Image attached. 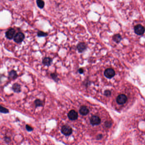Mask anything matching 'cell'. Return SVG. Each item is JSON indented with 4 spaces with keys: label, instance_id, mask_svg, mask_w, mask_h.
<instances>
[{
    "label": "cell",
    "instance_id": "cell-22",
    "mask_svg": "<svg viewBox=\"0 0 145 145\" xmlns=\"http://www.w3.org/2000/svg\"><path fill=\"white\" fill-rule=\"evenodd\" d=\"M104 95L107 97H109L111 95V92L109 90H105L104 92Z\"/></svg>",
    "mask_w": 145,
    "mask_h": 145
},
{
    "label": "cell",
    "instance_id": "cell-7",
    "mask_svg": "<svg viewBox=\"0 0 145 145\" xmlns=\"http://www.w3.org/2000/svg\"><path fill=\"white\" fill-rule=\"evenodd\" d=\"M76 48L79 52L82 53L87 49V45L84 42H81L77 45Z\"/></svg>",
    "mask_w": 145,
    "mask_h": 145
},
{
    "label": "cell",
    "instance_id": "cell-23",
    "mask_svg": "<svg viewBox=\"0 0 145 145\" xmlns=\"http://www.w3.org/2000/svg\"><path fill=\"white\" fill-rule=\"evenodd\" d=\"M105 125L106 127H110L112 125V123L111 122H105Z\"/></svg>",
    "mask_w": 145,
    "mask_h": 145
},
{
    "label": "cell",
    "instance_id": "cell-21",
    "mask_svg": "<svg viewBox=\"0 0 145 145\" xmlns=\"http://www.w3.org/2000/svg\"><path fill=\"white\" fill-rule=\"evenodd\" d=\"M4 139L5 141L7 143H9L11 142V138L10 137H5Z\"/></svg>",
    "mask_w": 145,
    "mask_h": 145
},
{
    "label": "cell",
    "instance_id": "cell-9",
    "mask_svg": "<svg viewBox=\"0 0 145 145\" xmlns=\"http://www.w3.org/2000/svg\"><path fill=\"white\" fill-rule=\"evenodd\" d=\"M15 30L13 28H10L9 29L8 31L6 32V37L9 39H12L14 37V36L15 33Z\"/></svg>",
    "mask_w": 145,
    "mask_h": 145
},
{
    "label": "cell",
    "instance_id": "cell-19",
    "mask_svg": "<svg viewBox=\"0 0 145 145\" xmlns=\"http://www.w3.org/2000/svg\"><path fill=\"white\" fill-rule=\"evenodd\" d=\"M51 76L52 78L55 82H57L59 80V79L57 77V75L56 73H52L51 74Z\"/></svg>",
    "mask_w": 145,
    "mask_h": 145
},
{
    "label": "cell",
    "instance_id": "cell-11",
    "mask_svg": "<svg viewBox=\"0 0 145 145\" xmlns=\"http://www.w3.org/2000/svg\"><path fill=\"white\" fill-rule=\"evenodd\" d=\"M52 62V59L49 57H44L42 63L45 66H50Z\"/></svg>",
    "mask_w": 145,
    "mask_h": 145
},
{
    "label": "cell",
    "instance_id": "cell-13",
    "mask_svg": "<svg viewBox=\"0 0 145 145\" xmlns=\"http://www.w3.org/2000/svg\"><path fill=\"white\" fill-rule=\"evenodd\" d=\"M112 40L114 42L119 44L122 40V37L120 34H116L113 36Z\"/></svg>",
    "mask_w": 145,
    "mask_h": 145
},
{
    "label": "cell",
    "instance_id": "cell-20",
    "mask_svg": "<svg viewBox=\"0 0 145 145\" xmlns=\"http://www.w3.org/2000/svg\"><path fill=\"white\" fill-rule=\"evenodd\" d=\"M26 129L28 132H32L33 130V128L31 126H30L28 124H26Z\"/></svg>",
    "mask_w": 145,
    "mask_h": 145
},
{
    "label": "cell",
    "instance_id": "cell-5",
    "mask_svg": "<svg viewBox=\"0 0 145 145\" xmlns=\"http://www.w3.org/2000/svg\"><path fill=\"white\" fill-rule=\"evenodd\" d=\"M90 123L92 125H97L101 123V119L96 115L92 116L90 119Z\"/></svg>",
    "mask_w": 145,
    "mask_h": 145
},
{
    "label": "cell",
    "instance_id": "cell-18",
    "mask_svg": "<svg viewBox=\"0 0 145 145\" xmlns=\"http://www.w3.org/2000/svg\"><path fill=\"white\" fill-rule=\"evenodd\" d=\"M48 35V34L43 31H39L37 32V36L38 37H46Z\"/></svg>",
    "mask_w": 145,
    "mask_h": 145
},
{
    "label": "cell",
    "instance_id": "cell-1",
    "mask_svg": "<svg viewBox=\"0 0 145 145\" xmlns=\"http://www.w3.org/2000/svg\"><path fill=\"white\" fill-rule=\"evenodd\" d=\"M134 32L138 35H143L145 32V28L144 26L141 24H137L134 26Z\"/></svg>",
    "mask_w": 145,
    "mask_h": 145
},
{
    "label": "cell",
    "instance_id": "cell-14",
    "mask_svg": "<svg viewBox=\"0 0 145 145\" xmlns=\"http://www.w3.org/2000/svg\"><path fill=\"white\" fill-rule=\"evenodd\" d=\"M18 75L16 71L12 70L9 73V78L10 79H16L17 78Z\"/></svg>",
    "mask_w": 145,
    "mask_h": 145
},
{
    "label": "cell",
    "instance_id": "cell-10",
    "mask_svg": "<svg viewBox=\"0 0 145 145\" xmlns=\"http://www.w3.org/2000/svg\"><path fill=\"white\" fill-rule=\"evenodd\" d=\"M79 112L82 115H86L89 112V110L86 106H82L79 110Z\"/></svg>",
    "mask_w": 145,
    "mask_h": 145
},
{
    "label": "cell",
    "instance_id": "cell-8",
    "mask_svg": "<svg viewBox=\"0 0 145 145\" xmlns=\"http://www.w3.org/2000/svg\"><path fill=\"white\" fill-rule=\"evenodd\" d=\"M68 116L71 121H75L77 119L78 114L75 110H72L68 112Z\"/></svg>",
    "mask_w": 145,
    "mask_h": 145
},
{
    "label": "cell",
    "instance_id": "cell-17",
    "mask_svg": "<svg viewBox=\"0 0 145 145\" xmlns=\"http://www.w3.org/2000/svg\"><path fill=\"white\" fill-rule=\"evenodd\" d=\"M0 112L4 114H7L9 113V110L8 109L0 105Z\"/></svg>",
    "mask_w": 145,
    "mask_h": 145
},
{
    "label": "cell",
    "instance_id": "cell-16",
    "mask_svg": "<svg viewBox=\"0 0 145 145\" xmlns=\"http://www.w3.org/2000/svg\"><path fill=\"white\" fill-rule=\"evenodd\" d=\"M36 3L37 4V6L40 9H43L45 6V3L44 1L43 0H37Z\"/></svg>",
    "mask_w": 145,
    "mask_h": 145
},
{
    "label": "cell",
    "instance_id": "cell-25",
    "mask_svg": "<svg viewBox=\"0 0 145 145\" xmlns=\"http://www.w3.org/2000/svg\"><path fill=\"white\" fill-rule=\"evenodd\" d=\"M78 72H79L80 74H83L84 72V69L82 68H79V69L78 70Z\"/></svg>",
    "mask_w": 145,
    "mask_h": 145
},
{
    "label": "cell",
    "instance_id": "cell-3",
    "mask_svg": "<svg viewBox=\"0 0 145 145\" xmlns=\"http://www.w3.org/2000/svg\"><path fill=\"white\" fill-rule=\"evenodd\" d=\"M127 97L124 94L119 95L117 98V102L119 104H123L127 101Z\"/></svg>",
    "mask_w": 145,
    "mask_h": 145
},
{
    "label": "cell",
    "instance_id": "cell-4",
    "mask_svg": "<svg viewBox=\"0 0 145 145\" xmlns=\"http://www.w3.org/2000/svg\"><path fill=\"white\" fill-rule=\"evenodd\" d=\"M25 36L24 33L22 32H18L16 34L14 37V40L17 43H20L24 40Z\"/></svg>",
    "mask_w": 145,
    "mask_h": 145
},
{
    "label": "cell",
    "instance_id": "cell-24",
    "mask_svg": "<svg viewBox=\"0 0 145 145\" xmlns=\"http://www.w3.org/2000/svg\"><path fill=\"white\" fill-rule=\"evenodd\" d=\"M103 137V135L102 134H99L97 137V140H100Z\"/></svg>",
    "mask_w": 145,
    "mask_h": 145
},
{
    "label": "cell",
    "instance_id": "cell-2",
    "mask_svg": "<svg viewBox=\"0 0 145 145\" xmlns=\"http://www.w3.org/2000/svg\"><path fill=\"white\" fill-rule=\"evenodd\" d=\"M61 131L63 134L66 136H69L72 133V129L68 125H63L61 128Z\"/></svg>",
    "mask_w": 145,
    "mask_h": 145
},
{
    "label": "cell",
    "instance_id": "cell-26",
    "mask_svg": "<svg viewBox=\"0 0 145 145\" xmlns=\"http://www.w3.org/2000/svg\"></svg>",
    "mask_w": 145,
    "mask_h": 145
},
{
    "label": "cell",
    "instance_id": "cell-15",
    "mask_svg": "<svg viewBox=\"0 0 145 145\" xmlns=\"http://www.w3.org/2000/svg\"><path fill=\"white\" fill-rule=\"evenodd\" d=\"M34 103L36 107L43 106L44 104V102L40 99H37L35 100L34 101Z\"/></svg>",
    "mask_w": 145,
    "mask_h": 145
},
{
    "label": "cell",
    "instance_id": "cell-6",
    "mask_svg": "<svg viewBox=\"0 0 145 145\" xmlns=\"http://www.w3.org/2000/svg\"><path fill=\"white\" fill-rule=\"evenodd\" d=\"M104 75L108 78H111L114 77L115 74V71L112 68H107L104 72Z\"/></svg>",
    "mask_w": 145,
    "mask_h": 145
},
{
    "label": "cell",
    "instance_id": "cell-12",
    "mask_svg": "<svg viewBox=\"0 0 145 145\" xmlns=\"http://www.w3.org/2000/svg\"><path fill=\"white\" fill-rule=\"evenodd\" d=\"M12 89L16 93H20L21 92V86L20 84L18 83L14 84L12 86Z\"/></svg>",
    "mask_w": 145,
    "mask_h": 145
}]
</instances>
